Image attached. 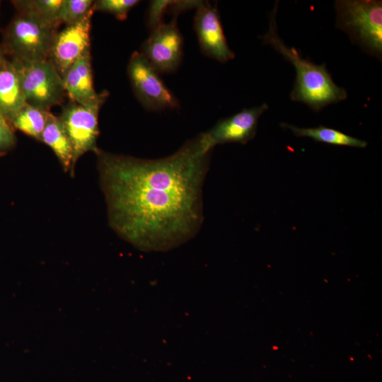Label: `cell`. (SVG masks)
<instances>
[{
	"mask_svg": "<svg viewBox=\"0 0 382 382\" xmlns=\"http://www.w3.org/2000/svg\"><path fill=\"white\" fill-rule=\"evenodd\" d=\"M212 150L202 134L158 159L99 149L97 168L111 228L143 251L170 250L195 237L204 219L202 186Z\"/></svg>",
	"mask_w": 382,
	"mask_h": 382,
	"instance_id": "obj_1",
	"label": "cell"
},
{
	"mask_svg": "<svg viewBox=\"0 0 382 382\" xmlns=\"http://www.w3.org/2000/svg\"><path fill=\"white\" fill-rule=\"evenodd\" d=\"M278 1L269 17L267 32L262 37L263 43L270 45L295 68L296 79L290 97L318 112L325 107L347 98V91L332 80L325 64H316L303 59L293 47L287 46L277 32L276 16Z\"/></svg>",
	"mask_w": 382,
	"mask_h": 382,
	"instance_id": "obj_2",
	"label": "cell"
},
{
	"mask_svg": "<svg viewBox=\"0 0 382 382\" xmlns=\"http://www.w3.org/2000/svg\"><path fill=\"white\" fill-rule=\"evenodd\" d=\"M337 28L364 52L381 60L382 1L337 0L335 2Z\"/></svg>",
	"mask_w": 382,
	"mask_h": 382,
	"instance_id": "obj_3",
	"label": "cell"
},
{
	"mask_svg": "<svg viewBox=\"0 0 382 382\" xmlns=\"http://www.w3.org/2000/svg\"><path fill=\"white\" fill-rule=\"evenodd\" d=\"M18 74L26 103L44 110L61 104L65 96L63 79L50 59L12 62Z\"/></svg>",
	"mask_w": 382,
	"mask_h": 382,
	"instance_id": "obj_4",
	"label": "cell"
},
{
	"mask_svg": "<svg viewBox=\"0 0 382 382\" xmlns=\"http://www.w3.org/2000/svg\"><path fill=\"white\" fill-rule=\"evenodd\" d=\"M56 28L30 12L20 11L7 32L8 42L16 55L15 59L22 61L50 59Z\"/></svg>",
	"mask_w": 382,
	"mask_h": 382,
	"instance_id": "obj_5",
	"label": "cell"
},
{
	"mask_svg": "<svg viewBox=\"0 0 382 382\" xmlns=\"http://www.w3.org/2000/svg\"><path fill=\"white\" fill-rule=\"evenodd\" d=\"M158 74L141 52L132 53L127 74L134 93L143 107L156 112L178 108V99Z\"/></svg>",
	"mask_w": 382,
	"mask_h": 382,
	"instance_id": "obj_6",
	"label": "cell"
},
{
	"mask_svg": "<svg viewBox=\"0 0 382 382\" xmlns=\"http://www.w3.org/2000/svg\"><path fill=\"white\" fill-rule=\"evenodd\" d=\"M102 105H83L72 103L64 108L59 116L73 149L74 174L82 156L89 151L96 154L99 150L97 146L100 134L98 115Z\"/></svg>",
	"mask_w": 382,
	"mask_h": 382,
	"instance_id": "obj_7",
	"label": "cell"
},
{
	"mask_svg": "<svg viewBox=\"0 0 382 382\" xmlns=\"http://www.w3.org/2000/svg\"><path fill=\"white\" fill-rule=\"evenodd\" d=\"M141 52L159 74L171 73L178 68L183 54V40L177 25V16L170 23L162 22L151 29Z\"/></svg>",
	"mask_w": 382,
	"mask_h": 382,
	"instance_id": "obj_8",
	"label": "cell"
},
{
	"mask_svg": "<svg viewBox=\"0 0 382 382\" xmlns=\"http://www.w3.org/2000/svg\"><path fill=\"white\" fill-rule=\"evenodd\" d=\"M93 8L77 22L66 25L55 34L50 59L62 77L68 69L86 52L90 50V33Z\"/></svg>",
	"mask_w": 382,
	"mask_h": 382,
	"instance_id": "obj_9",
	"label": "cell"
},
{
	"mask_svg": "<svg viewBox=\"0 0 382 382\" xmlns=\"http://www.w3.org/2000/svg\"><path fill=\"white\" fill-rule=\"evenodd\" d=\"M267 109L268 105L263 103L223 118L212 129L201 133L203 139L211 149L226 143L245 144L255 137L259 118Z\"/></svg>",
	"mask_w": 382,
	"mask_h": 382,
	"instance_id": "obj_10",
	"label": "cell"
},
{
	"mask_svg": "<svg viewBox=\"0 0 382 382\" xmlns=\"http://www.w3.org/2000/svg\"><path fill=\"white\" fill-rule=\"evenodd\" d=\"M194 28L204 55L221 63L235 57L227 43L216 8L201 1L194 17Z\"/></svg>",
	"mask_w": 382,
	"mask_h": 382,
	"instance_id": "obj_11",
	"label": "cell"
},
{
	"mask_svg": "<svg viewBox=\"0 0 382 382\" xmlns=\"http://www.w3.org/2000/svg\"><path fill=\"white\" fill-rule=\"evenodd\" d=\"M66 94L73 103L89 105L103 104L108 93L94 88L90 50L79 58L62 76Z\"/></svg>",
	"mask_w": 382,
	"mask_h": 382,
	"instance_id": "obj_12",
	"label": "cell"
},
{
	"mask_svg": "<svg viewBox=\"0 0 382 382\" xmlns=\"http://www.w3.org/2000/svg\"><path fill=\"white\" fill-rule=\"evenodd\" d=\"M26 104L17 70L7 62L0 66V113L8 122Z\"/></svg>",
	"mask_w": 382,
	"mask_h": 382,
	"instance_id": "obj_13",
	"label": "cell"
},
{
	"mask_svg": "<svg viewBox=\"0 0 382 382\" xmlns=\"http://www.w3.org/2000/svg\"><path fill=\"white\" fill-rule=\"evenodd\" d=\"M40 141L52 150L64 172L74 176L73 149L59 116L50 112Z\"/></svg>",
	"mask_w": 382,
	"mask_h": 382,
	"instance_id": "obj_14",
	"label": "cell"
},
{
	"mask_svg": "<svg viewBox=\"0 0 382 382\" xmlns=\"http://www.w3.org/2000/svg\"><path fill=\"white\" fill-rule=\"evenodd\" d=\"M280 126L283 128L290 129L296 137H309L316 141L328 144L355 148H364L367 146V143L364 140L324 126L305 128L284 122L281 123Z\"/></svg>",
	"mask_w": 382,
	"mask_h": 382,
	"instance_id": "obj_15",
	"label": "cell"
},
{
	"mask_svg": "<svg viewBox=\"0 0 382 382\" xmlns=\"http://www.w3.org/2000/svg\"><path fill=\"white\" fill-rule=\"evenodd\" d=\"M50 112L27 103L8 122L14 128L40 141Z\"/></svg>",
	"mask_w": 382,
	"mask_h": 382,
	"instance_id": "obj_16",
	"label": "cell"
},
{
	"mask_svg": "<svg viewBox=\"0 0 382 382\" xmlns=\"http://www.w3.org/2000/svg\"><path fill=\"white\" fill-rule=\"evenodd\" d=\"M62 0H26L15 1L20 11L30 12L44 21L57 27Z\"/></svg>",
	"mask_w": 382,
	"mask_h": 382,
	"instance_id": "obj_17",
	"label": "cell"
},
{
	"mask_svg": "<svg viewBox=\"0 0 382 382\" xmlns=\"http://www.w3.org/2000/svg\"><path fill=\"white\" fill-rule=\"evenodd\" d=\"M92 0H62L59 22L70 25L86 16L93 8Z\"/></svg>",
	"mask_w": 382,
	"mask_h": 382,
	"instance_id": "obj_18",
	"label": "cell"
},
{
	"mask_svg": "<svg viewBox=\"0 0 382 382\" xmlns=\"http://www.w3.org/2000/svg\"><path fill=\"white\" fill-rule=\"evenodd\" d=\"M139 2L137 0H98L93 1V8L95 11L108 13L117 19L124 21L129 11Z\"/></svg>",
	"mask_w": 382,
	"mask_h": 382,
	"instance_id": "obj_19",
	"label": "cell"
},
{
	"mask_svg": "<svg viewBox=\"0 0 382 382\" xmlns=\"http://www.w3.org/2000/svg\"><path fill=\"white\" fill-rule=\"evenodd\" d=\"M16 143V137L8 123L0 125V154L11 149Z\"/></svg>",
	"mask_w": 382,
	"mask_h": 382,
	"instance_id": "obj_20",
	"label": "cell"
},
{
	"mask_svg": "<svg viewBox=\"0 0 382 382\" xmlns=\"http://www.w3.org/2000/svg\"><path fill=\"white\" fill-rule=\"evenodd\" d=\"M6 62H7L6 61V59L4 57L2 51L0 49V66L4 65Z\"/></svg>",
	"mask_w": 382,
	"mask_h": 382,
	"instance_id": "obj_21",
	"label": "cell"
},
{
	"mask_svg": "<svg viewBox=\"0 0 382 382\" xmlns=\"http://www.w3.org/2000/svg\"><path fill=\"white\" fill-rule=\"evenodd\" d=\"M8 123L6 118L0 113V125Z\"/></svg>",
	"mask_w": 382,
	"mask_h": 382,
	"instance_id": "obj_22",
	"label": "cell"
}]
</instances>
